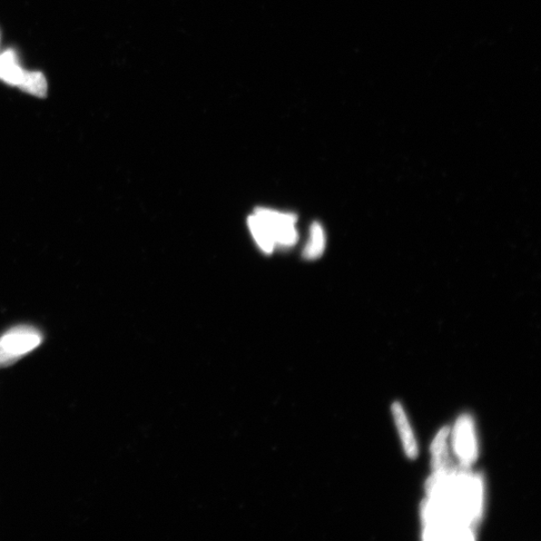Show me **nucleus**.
Instances as JSON below:
<instances>
[{
	"label": "nucleus",
	"instance_id": "nucleus-1",
	"mask_svg": "<svg viewBox=\"0 0 541 541\" xmlns=\"http://www.w3.org/2000/svg\"><path fill=\"white\" fill-rule=\"evenodd\" d=\"M43 342L41 332L31 326H16L0 337V368L14 366Z\"/></svg>",
	"mask_w": 541,
	"mask_h": 541
},
{
	"label": "nucleus",
	"instance_id": "nucleus-3",
	"mask_svg": "<svg viewBox=\"0 0 541 541\" xmlns=\"http://www.w3.org/2000/svg\"><path fill=\"white\" fill-rule=\"evenodd\" d=\"M452 442L461 466H469L477 458V441L474 420L469 416H461L452 433Z\"/></svg>",
	"mask_w": 541,
	"mask_h": 541
},
{
	"label": "nucleus",
	"instance_id": "nucleus-2",
	"mask_svg": "<svg viewBox=\"0 0 541 541\" xmlns=\"http://www.w3.org/2000/svg\"><path fill=\"white\" fill-rule=\"evenodd\" d=\"M254 214L263 222L276 247H292L297 243L296 215L265 208H259Z\"/></svg>",
	"mask_w": 541,
	"mask_h": 541
},
{
	"label": "nucleus",
	"instance_id": "nucleus-8",
	"mask_svg": "<svg viewBox=\"0 0 541 541\" xmlns=\"http://www.w3.org/2000/svg\"><path fill=\"white\" fill-rule=\"evenodd\" d=\"M18 88L26 94L36 97L45 98L47 95V82L45 75L41 72L25 71Z\"/></svg>",
	"mask_w": 541,
	"mask_h": 541
},
{
	"label": "nucleus",
	"instance_id": "nucleus-9",
	"mask_svg": "<svg viewBox=\"0 0 541 541\" xmlns=\"http://www.w3.org/2000/svg\"><path fill=\"white\" fill-rule=\"evenodd\" d=\"M249 229L253 235L255 243L258 244L259 247L263 252L271 254L276 245L267 231L263 222L258 218L257 215L253 214L248 219Z\"/></svg>",
	"mask_w": 541,
	"mask_h": 541
},
{
	"label": "nucleus",
	"instance_id": "nucleus-4",
	"mask_svg": "<svg viewBox=\"0 0 541 541\" xmlns=\"http://www.w3.org/2000/svg\"><path fill=\"white\" fill-rule=\"evenodd\" d=\"M392 413L393 416H395L406 456L411 459H416L418 456L417 442L415 436H413L407 416L400 403H393Z\"/></svg>",
	"mask_w": 541,
	"mask_h": 541
},
{
	"label": "nucleus",
	"instance_id": "nucleus-7",
	"mask_svg": "<svg viewBox=\"0 0 541 541\" xmlns=\"http://www.w3.org/2000/svg\"><path fill=\"white\" fill-rule=\"evenodd\" d=\"M326 247V235L322 225L315 222L310 228V239L305 247L303 255L307 260H316L321 257Z\"/></svg>",
	"mask_w": 541,
	"mask_h": 541
},
{
	"label": "nucleus",
	"instance_id": "nucleus-5",
	"mask_svg": "<svg viewBox=\"0 0 541 541\" xmlns=\"http://www.w3.org/2000/svg\"><path fill=\"white\" fill-rule=\"evenodd\" d=\"M25 71L14 49H7L0 54V81L17 86L22 81Z\"/></svg>",
	"mask_w": 541,
	"mask_h": 541
},
{
	"label": "nucleus",
	"instance_id": "nucleus-6",
	"mask_svg": "<svg viewBox=\"0 0 541 541\" xmlns=\"http://www.w3.org/2000/svg\"><path fill=\"white\" fill-rule=\"evenodd\" d=\"M449 436V428L446 427L441 429L436 437L435 441H433L431 446V454H432V469L435 474L436 472H445L448 471L454 466H451L449 458H448V450H447V438Z\"/></svg>",
	"mask_w": 541,
	"mask_h": 541
}]
</instances>
